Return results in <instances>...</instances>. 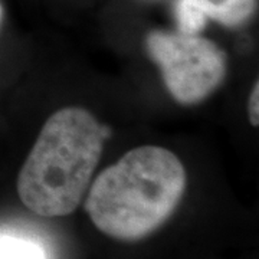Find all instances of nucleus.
I'll return each instance as SVG.
<instances>
[{
    "mask_svg": "<svg viewBox=\"0 0 259 259\" xmlns=\"http://www.w3.org/2000/svg\"><path fill=\"white\" fill-rule=\"evenodd\" d=\"M2 20H3V8H2V3H0V25H2Z\"/></svg>",
    "mask_w": 259,
    "mask_h": 259,
    "instance_id": "7",
    "label": "nucleus"
},
{
    "mask_svg": "<svg viewBox=\"0 0 259 259\" xmlns=\"http://www.w3.org/2000/svg\"><path fill=\"white\" fill-rule=\"evenodd\" d=\"M259 85L258 83H255V87H253V91L250 94V98H249V118L250 122H252V125H258V100H259Z\"/></svg>",
    "mask_w": 259,
    "mask_h": 259,
    "instance_id": "6",
    "label": "nucleus"
},
{
    "mask_svg": "<svg viewBox=\"0 0 259 259\" xmlns=\"http://www.w3.org/2000/svg\"><path fill=\"white\" fill-rule=\"evenodd\" d=\"M255 9V0H179L176 18L180 33L196 35L203 29L206 19H214L226 26H235L250 16Z\"/></svg>",
    "mask_w": 259,
    "mask_h": 259,
    "instance_id": "4",
    "label": "nucleus"
},
{
    "mask_svg": "<svg viewBox=\"0 0 259 259\" xmlns=\"http://www.w3.org/2000/svg\"><path fill=\"white\" fill-rule=\"evenodd\" d=\"M185 189V167L176 154L144 146L125 153L95 179L85 210L108 236L137 241L166 222Z\"/></svg>",
    "mask_w": 259,
    "mask_h": 259,
    "instance_id": "1",
    "label": "nucleus"
},
{
    "mask_svg": "<svg viewBox=\"0 0 259 259\" xmlns=\"http://www.w3.org/2000/svg\"><path fill=\"white\" fill-rule=\"evenodd\" d=\"M148 54L160 66L170 94L182 104H196L219 87L226 74V59L213 42L185 33L153 32Z\"/></svg>",
    "mask_w": 259,
    "mask_h": 259,
    "instance_id": "3",
    "label": "nucleus"
},
{
    "mask_svg": "<svg viewBox=\"0 0 259 259\" xmlns=\"http://www.w3.org/2000/svg\"><path fill=\"white\" fill-rule=\"evenodd\" d=\"M0 259H49L40 242L15 233H0Z\"/></svg>",
    "mask_w": 259,
    "mask_h": 259,
    "instance_id": "5",
    "label": "nucleus"
},
{
    "mask_svg": "<svg viewBox=\"0 0 259 259\" xmlns=\"http://www.w3.org/2000/svg\"><path fill=\"white\" fill-rule=\"evenodd\" d=\"M107 136L108 130L83 108L68 107L51 115L19 173L23 204L45 218L74 212L90 186Z\"/></svg>",
    "mask_w": 259,
    "mask_h": 259,
    "instance_id": "2",
    "label": "nucleus"
}]
</instances>
